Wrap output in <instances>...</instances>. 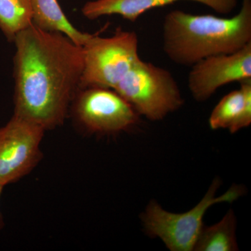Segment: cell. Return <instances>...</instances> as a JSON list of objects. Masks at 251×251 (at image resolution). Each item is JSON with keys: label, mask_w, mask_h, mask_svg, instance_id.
<instances>
[{"label": "cell", "mask_w": 251, "mask_h": 251, "mask_svg": "<svg viewBox=\"0 0 251 251\" xmlns=\"http://www.w3.org/2000/svg\"><path fill=\"white\" fill-rule=\"evenodd\" d=\"M33 25L43 30L60 32L75 44L83 46L92 34L84 33L73 25L57 0H31Z\"/></svg>", "instance_id": "cell-11"}, {"label": "cell", "mask_w": 251, "mask_h": 251, "mask_svg": "<svg viewBox=\"0 0 251 251\" xmlns=\"http://www.w3.org/2000/svg\"><path fill=\"white\" fill-rule=\"evenodd\" d=\"M237 221L230 209L221 221L211 226H203L193 251H238L236 237Z\"/></svg>", "instance_id": "cell-12"}, {"label": "cell", "mask_w": 251, "mask_h": 251, "mask_svg": "<svg viewBox=\"0 0 251 251\" xmlns=\"http://www.w3.org/2000/svg\"><path fill=\"white\" fill-rule=\"evenodd\" d=\"M4 186L0 185V198H1V193H2L3 189H4ZM4 226V222H3L2 215H1V211H0V229Z\"/></svg>", "instance_id": "cell-14"}, {"label": "cell", "mask_w": 251, "mask_h": 251, "mask_svg": "<svg viewBox=\"0 0 251 251\" xmlns=\"http://www.w3.org/2000/svg\"><path fill=\"white\" fill-rule=\"evenodd\" d=\"M191 67L188 90L195 100L205 101L223 86L251 79V43L234 53L211 56Z\"/></svg>", "instance_id": "cell-8"}, {"label": "cell", "mask_w": 251, "mask_h": 251, "mask_svg": "<svg viewBox=\"0 0 251 251\" xmlns=\"http://www.w3.org/2000/svg\"><path fill=\"white\" fill-rule=\"evenodd\" d=\"M14 115L45 131L62 125L80 87L82 46L31 25L14 41Z\"/></svg>", "instance_id": "cell-1"}, {"label": "cell", "mask_w": 251, "mask_h": 251, "mask_svg": "<svg viewBox=\"0 0 251 251\" xmlns=\"http://www.w3.org/2000/svg\"><path fill=\"white\" fill-rule=\"evenodd\" d=\"M221 181L216 178L197 205L181 214L164 210L156 201L148 204L142 216L144 227L151 237L161 239L171 251L194 249L203 226V217L210 206L219 202H233L242 196L243 187L234 185L224 194L216 196Z\"/></svg>", "instance_id": "cell-4"}, {"label": "cell", "mask_w": 251, "mask_h": 251, "mask_svg": "<svg viewBox=\"0 0 251 251\" xmlns=\"http://www.w3.org/2000/svg\"><path fill=\"white\" fill-rule=\"evenodd\" d=\"M45 130L17 116L0 128V185L5 186L29 174L40 161Z\"/></svg>", "instance_id": "cell-7"}, {"label": "cell", "mask_w": 251, "mask_h": 251, "mask_svg": "<svg viewBox=\"0 0 251 251\" xmlns=\"http://www.w3.org/2000/svg\"><path fill=\"white\" fill-rule=\"evenodd\" d=\"M33 24L31 0H0V30L9 42Z\"/></svg>", "instance_id": "cell-13"}, {"label": "cell", "mask_w": 251, "mask_h": 251, "mask_svg": "<svg viewBox=\"0 0 251 251\" xmlns=\"http://www.w3.org/2000/svg\"><path fill=\"white\" fill-rule=\"evenodd\" d=\"M70 107L75 120L92 133L125 131L140 120L130 103L116 91L105 87H80Z\"/></svg>", "instance_id": "cell-6"}, {"label": "cell", "mask_w": 251, "mask_h": 251, "mask_svg": "<svg viewBox=\"0 0 251 251\" xmlns=\"http://www.w3.org/2000/svg\"><path fill=\"white\" fill-rule=\"evenodd\" d=\"M138 42L135 31L121 27L109 37L92 34L82 46L84 68L80 87L113 90L140 59Z\"/></svg>", "instance_id": "cell-5"}, {"label": "cell", "mask_w": 251, "mask_h": 251, "mask_svg": "<svg viewBox=\"0 0 251 251\" xmlns=\"http://www.w3.org/2000/svg\"><path fill=\"white\" fill-rule=\"evenodd\" d=\"M179 1L201 3L221 14H230L237 5V0H94L85 3L81 11L89 20L119 15L124 19L135 22L149 10L163 7Z\"/></svg>", "instance_id": "cell-9"}, {"label": "cell", "mask_w": 251, "mask_h": 251, "mask_svg": "<svg viewBox=\"0 0 251 251\" xmlns=\"http://www.w3.org/2000/svg\"><path fill=\"white\" fill-rule=\"evenodd\" d=\"M251 43V0L232 18L173 10L163 23V50L174 64L192 67L211 56L231 54Z\"/></svg>", "instance_id": "cell-2"}, {"label": "cell", "mask_w": 251, "mask_h": 251, "mask_svg": "<svg viewBox=\"0 0 251 251\" xmlns=\"http://www.w3.org/2000/svg\"><path fill=\"white\" fill-rule=\"evenodd\" d=\"M113 90L150 121L163 120L184 103L173 74L140 58Z\"/></svg>", "instance_id": "cell-3"}, {"label": "cell", "mask_w": 251, "mask_h": 251, "mask_svg": "<svg viewBox=\"0 0 251 251\" xmlns=\"http://www.w3.org/2000/svg\"><path fill=\"white\" fill-rule=\"evenodd\" d=\"M240 89L226 94L214 107L209 118L211 129L234 133L251 124V79L240 82Z\"/></svg>", "instance_id": "cell-10"}]
</instances>
